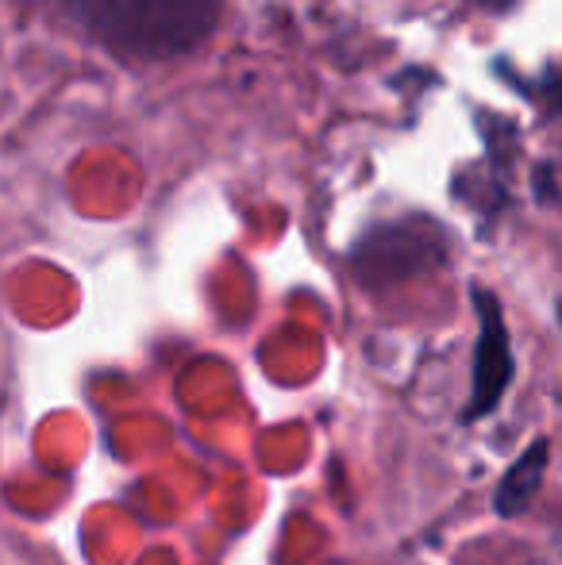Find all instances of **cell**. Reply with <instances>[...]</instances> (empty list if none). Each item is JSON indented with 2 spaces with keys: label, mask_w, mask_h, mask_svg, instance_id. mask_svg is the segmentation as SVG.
Masks as SVG:
<instances>
[{
  "label": "cell",
  "mask_w": 562,
  "mask_h": 565,
  "mask_svg": "<svg viewBox=\"0 0 562 565\" xmlns=\"http://www.w3.org/2000/svg\"><path fill=\"white\" fill-rule=\"evenodd\" d=\"M74 31L120 62H173L216 35L227 0H46Z\"/></svg>",
  "instance_id": "6da1fadb"
},
{
  "label": "cell",
  "mask_w": 562,
  "mask_h": 565,
  "mask_svg": "<svg viewBox=\"0 0 562 565\" xmlns=\"http://www.w3.org/2000/svg\"><path fill=\"white\" fill-rule=\"evenodd\" d=\"M450 266V231L439 220L397 216L378 220L347 250V269L367 292H385Z\"/></svg>",
  "instance_id": "7a4b0ae2"
},
{
  "label": "cell",
  "mask_w": 562,
  "mask_h": 565,
  "mask_svg": "<svg viewBox=\"0 0 562 565\" xmlns=\"http://www.w3.org/2000/svg\"><path fill=\"white\" fill-rule=\"evenodd\" d=\"M470 308L478 320V339H474V362H470V396H466L458 424L470 427L481 424L501 408L517 381V350H512V331L505 320V305L494 289L470 285Z\"/></svg>",
  "instance_id": "3957f363"
},
{
  "label": "cell",
  "mask_w": 562,
  "mask_h": 565,
  "mask_svg": "<svg viewBox=\"0 0 562 565\" xmlns=\"http://www.w3.org/2000/svg\"><path fill=\"white\" fill-rule=\"evenodd\" d=\"M548 466H551V439L548 435H536L517 458L505 466L501 481L494 489V512L501 520H517L532 508L536 492L543 489V477H548Z\"/></svg>",
  "instance_id": "277c9868"
},
{
  "label": "cell",
  "mask_w": 562,
  "mask_h": 565,
  "mask_svg": "<svg viewBox=\"0 0 562 565\" xmlns=\"http://www.w3.org/2000/svg\"><path fill=\"white\" fill-rule=\"evenodd\" d=\"M494 74L501 77V82H509L524 100H532V105L540 108L543 119L562 116V66H548L543 74L524 77V74H517V70H512V62L494 58Z\"/></svg>",
  "instance_id": "5b68a950"
},
{
  "label": "cell",
  "mask_w": 562,
  "mask_h": 565,
  "mask_svg": "<svg viewBox=\"0 0 562 565\" xmlns=\"http://www.w3.org/2000/svg\"><path fill=\"white\" fill-rule=\"evenodd\" d=\"M555 166H536V201L543 204H559V193H555Z\"/></svg>",
  "instance_id": "8992f818"
}]
</instances>
